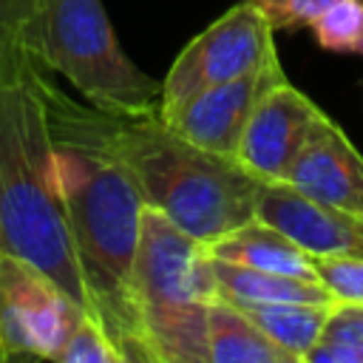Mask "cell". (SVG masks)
I'll list each match as a JSON object with an SVG mask.
<instances>
[{"label":"cell","instance_id":"1","mask_svg":"<svg viewBox=\"0 0 363 363\" xmlns=\"http://www.w3.org/2000/svg\"><path fill=\"white\" fill-rule=\"evenodd\" d=\"M43 91L88 315L105 329L125 363H150L133 303V261L147 201L130 167L94 133L88 108L65 99L48 82Z\"/></svg>","mask_w":363,"mask_h":363},{"label":"cell","instance_id":"18","mask_svg":"<svg viewBox=\"0 0 363 363\" xmlns=\"http://www.w3.org/2000/svg\"><path fill=\"white\" fill-rule=\"evenodd\" d=\"M57 363H125L119 349L111 343L105 329L85 312L79 323L71 329L60 352L54 354Z\"/></svg>","mask_w":363,"mask_h":363},{"label":"cell","instance_id":"2","mask_svg":"<svg viewBox=\"0 0 363 363\" xmlns=\"http://www.w3.org/2000/svg\"><path fill=\"white\" fill-rule=\"evenodd\" d=\"M43 82L26 45L0 37V250L40 267L88 312Z\"/></svg>","mask_w":363,"mask_h":363},{"label":"cell","instance_id":"4","mask_svg":"<svg viewBox=\"0 0 363 363\" xmlns=\"http://www.w3.org/2000/svg\"><path fill=\"white\" fill-rule=\"evenodd\" d=\"M216 298L207 244L147 204L133 261V303L150 363H207V309Z\"/></svg>","mask_w":363,"mask_h":363},{"label":"cell","instance_id":"21","mask_svg":"<svg viewBox=\"0 0 363 363\" xmlns=\"http://www.w3.org/2000/svg\"><path fill=\"white\" fill-rule=\"evenodd\" d=\"M34 14V0H0V37L23 43Z\"/></svg>","mask_w":363,"mask_h":363},{"label":"cell","instance_id":"15","mask_svg":"<svg viewBox=\"0 0 363 363\" xmlns=\"http://www.w3.org/2000/svg\"><path fill=\"white\" fill-rule=\"evenodd\" d=\"M332 303L272 301V303H235V306H241L269 340H275L298 363H306V354L318 343Z\"/></svg>","mask_w":363,"mask_h":363},{"label":"cell","instance_id":"6","mask_svg":"<svg viewBox=\"0 0 363 363\" xmlns=\"http://www.w3.org/2000/svg\"><path fill=\"white\" fill-rule=\"evenodd\" d=\"M269 54H275V40L264 11L255 0L235 3L179 51L162 79L156 113H173L196 94L258 68Z\"/></svg>","mask_w":363,"mask_h":363},{"label":"cell","instance_id":"11","mask_svg":"<svg viewBox=\"0 0 363 363\" xmlns=\"http://www.w3.org/2000/svg\"><path fill=\"white\" fill-rule=\"evenodd\" d=\"M255 216L289 238L306 252L318 255H354L363 258V216L343 213L318 204L286 182H264L255 199Z\"/></svg>","mask_w":363,"mask_h":363},{"label":"cell","instance_id":"19","mask_svg":"<svg viewBox=\"0 0 363 363\" xmlns=\"http://www.w3.org/2000/svg\"><path fill=\"white\" fill-rule=\"evenodd\" d=\"M318 281L329 289L335 301L363 303V258L354 255H318Z\"/></svg>","mask_w":363,"mask_h":363},{"label":"cell","instance_id":"20","mask_svg":"<svg viewBox=\"0 0 363 363\" xmlns=\"http://www.w3.org/2000/svg\"><path fill=\"white\" fill-rule=\"evenodd\" d=\"M335 0H255V6L264 11V17L269 20L272 31L278 28H303L312 26V20L329 9Z\"/></svg>","mask_w":363,"mask_h":363},{"label":"cell","instance_id":"13","mask_svg":"<svg viewBox=\"0 0 363 363\" xmlns=\"http://www.w3.org/2000/svg\"><path fill=\"white\" fill-rule=\"evenodd\" d=\"M207 363H298L233 301L216 298L207 309Z\"/></svg>","mask_w":363,"mask_h":363},{"label":"cell","instance_id":"9","mask_svg":"<svg viewBox=\"0 0 363 363\" xmlns=\"http://www.w3.org/2000/svg\"><path fill=\"white\" fill-rule=\"evenodd\" d=\"M323 111L289 79L272 85L250 113L235 162L258 182H284Z\"/></svg>","mask_w":363,"mask_h":363},{"label":"cell","instance_id":"5","mask_svg":"<svg viewBox=\"0 0 363 363\" xmlns=\"http://www.w3.org/2000/svg\"><path fill=\"white\" fill-rule=\"evenodd\" d=\"M26 51L37 65L62 74L105 113L159 111L162 85L128 60L102 0H34Z\"/></svg>","mask_w":363,"mask_h":363},{"label":"cell","instance_id":"14","mask_svg":"<svg viewBox=\"0 0 363 363\" xmlns=\"http://www.w3.org/2000/svg\"><path fill=\"white\" fill-rule=\"evenodd\" d=\"M213 275L218 298L233 303H272V301H303V303H332L335 298L320 281L252 269L244 264L213 258Z\"/></svg>","mask_w":363,"mask_h":363},{"label":"cell","instance_id":"16","mask_svg":"<svg viewBox=\"0 0 363 363\" xmlns=\"http://www.w3.org/2000/svg\"><path fill=\"white\" fill-rule=\"evenodd\" d=\"M306 363H363V303H332Z\"/></svg>","mask_w":363,"mask_h":363},{"label":"cell","instance_id":"3","mask_svg":"<svg viewBox=\"0 0 363 363\" xmlns=\"http://www.w3.org/2000/svg\"><path fill=\"white\" fill-rule=\"evenodd\" d=\"M88 116L105 147L130 167L145 201L193 238L210 244L255 218L264 182L235 159L187 142L159 113L116 116L91 105Z\"/></svg>","mask_w":363,"mask_h":363},{"label":"cell","instance_id":"8","mask_svg":"<svg viewBox=\"0 0 363 363\" xmlns=\"http://www.w3.org/2000/svg\"><path fill=\"white\" fill-rule=\"evenodd\" d=\"M284 79H286V74H284L278 51H275L258 68L196 94L193 99L179 105L173 113L159 116V119L164 125H170L179 136H184L187 142H193L210 153H218L224 159H235L241 133H244L258 99L272 85H278Z\"/></svg>","mask_w":363,"mask_h":363},{"label":"cell","instance_id":"17","mask_svg":"<svg viewBox=\"0 0 363 363\" xmlns=\"http://www.w3.org/2000/svg\"><path fill=\"white\" fill-rule=\"evenodd\" d=\"M309 28L323 51L363 57V0H335Z\"/></svg>","mask_w":363,"mask_h":363},{"label":"cell","instance_id":"12","mask_svg":"<svg viewBox=\"0 0 363 363\" xmlns=\"http://www.w3.org/2000/svg\"><path fill=\"white\" fill-rule=\"evenodd\" d=\"M207 250H210L213 258H221V261L318 281L315 255L306 252L295 238H289L278 227L261 221L258 216L244 221L241 227L230 230L227 235L210 241Z\"/></svg>","mask_w":363,"mask_h":363},{"label":"cell","instance_id":"10","mask_svg":"<svg viewBox=\"0 0 363 363\" xmlns=\"http://www.w3.org/2000/svg\"><path fill=\"white\" fill-rule=\"evenodd\" d=\"M284 182L318 204L363 216V153L326 113L309 130Z\"/></svg>","mask_w":363,"mask_h":363},{"label":"cell","instance_id":"7","mask_svg":"<svg viewBox=\"0 0 363 363\" xmlns=\"http://www.w3.org/2000/svg\"><path fill=\"white\" fill-rule=\"evenodd\" d=\"M82 315L51 275L0 250V360H54Z\"/></svg>","mask_w":363,"mask_h":363}]
</instances>
